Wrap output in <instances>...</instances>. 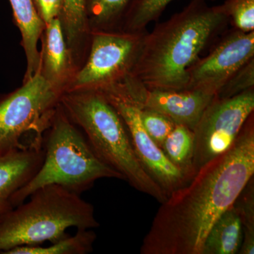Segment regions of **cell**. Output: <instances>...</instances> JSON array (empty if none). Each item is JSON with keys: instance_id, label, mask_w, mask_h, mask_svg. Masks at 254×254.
Here are the masks:
<instances>
[{"instance_id": "obj_16", "label": "cell", "mask_w": 254, "mask_h": 254, "mask_svg": "<svg viewBox=\"0 0 254 254\" xmlns=\"http://www.w3.org/2000/svg\"><path fill=\"white\" fill-rule=\"evenodd\" d=\"M243 241L242 222L233 204L213 224L205 238L201 254H236Z\"/></svg>"}, {"instance_id": "obj_18", "label": "cell", "mask_w": 254, "mask_h": 254, "mask_svg": "<svg viewBox=\"0 0 254 254\" xmlns=\"http://www.w3.org/2000/svg\"><path fill=\"white\" fill-rule=\"evenodd\" d=\"M161 149L170 162L190 179L195 175L193 167V133L188 127L175 125L165 138Z\"/></svg>"}, {"instance_id": "obj_14", "label": "cell", "mask_w": 254, "mask_h": 254, "mask_svg": "<svg viewBox=\"0 0 254 254\" xmlns=\"http://www.w3.org/2000/svg\"><path fill=\"white\" fill-rule=\"evenodd\" d=\"M14 22L21 35V46L26 58V71L23 82L27 81L38 73L40 51L38 42L46 27L33 0H9Z\"/></svg>"}, {"instance_id": "obj_23", "label": "cell", "mask_w": 254, "mask_h": 254, "mask_svg": "<svg viewBox=\"0 0 254 254\" xmlns=\"http://www.w3.org/2000/svg\"><path fill=\"white\" fill-rule=\"evenodd\" d=\"M142 125L148 136L161 148L165 138L176 124L166 115L155 110L139 108Z\"/></svg>"}, {"instance_id": "obj_24", "label": "cell", "mask_w": 254, "mask_h": 254, "mask_svg": "<svg viewBox=\"0 0 254 254\" xmlns=\"http://www.w3.org/2000/svg\"><path fill=\"white\" fill-rule=\"evenodd\" d=\"M254 88V58L240 68L220 88L215 97L230 98Z\"/></svg>"}, {"instance_id": "obj_4", "label": "cell", "mask_w": 254, "mask_h": 254, "mask_svg": "<svg viewBox=\"0 0 254 254\" xmlns=\"http://www.w3.org/2000/svg\"><path fill=\"white\" fill-rule=\"evenodd\" d=\"M0 220V254L18 247L55 243L68 236L70 227H99L93 205L60 185L42 187Z\"/></svg>"}, {"instance_id": "obj_8", "label": "cell", "mask_w": 254, "mask_h": 254, "mask_svg": "<svg viewBox=\"0 0 254 254\" xmlns=\"http://www.w3.org/2000/svg\"><path fill=\"white\" fill-rule=\"evenodd\" d=\"M254 112V88L230 98L215 97L193 130L195 173L231 148Z\"/></svg>"}, {"instance_id": "obj_17", "label": "cell", "mask_w": 254, "mask_h": 254, "mask_svg": "<svg viewBox=\"0 0 254 254\" xmlns=\"http://www.w3.org/2000/svg\"><path fill=\"white\" fill-rule=\"evenodd\" d=\"M131 0H87L90 31H120Z\"/></svg>"}, {"instance_id": "obj_10", "label": "cell", "mask_w": 254, "mask_h": 254, "mask_svg": "<svg viewBox=\"0 0 254 254\" xmlns=\"http://www.w3.org/2000/svg\"><path fill=\"white\" fill-rule=\"evenodd\" d=\"M104 95L123 118L142 167L168 197L189 183L191 179L169 160L161 148L145 131L140 118L139 108L121 97Z\"/></svg>"}, {"instance_id": "obj_11", "label": "cell", "mask_w": 254, "mask_h": 254, "mask_svg": "<svg viewBox=\"0 0 254 254\" xmlns=\"http://www.w3.org/2000/svg\"><path fill=\"white\" fill-rule=\"evenodd\" d=\"M215 97L199 90L165 91L143 87L131 103L139 108L163 114L176 125H184L193 131Z\"/></svg>"}, {"instance_id": "obj_25", "label": "cell", "mask_w": 254, "mask_h": 254, "mask_svg": "<svg viewBox=\"0 0 254 254\" xmlns=\"http://www.w3.org/2000/svg\"><path fill=\"white\" fill-rule=\"evenodd\" d=\"M38 14L45 23L60 18L62 0H33Z\"/></svg>"}, {"instance_id": "obj_21", "label": "cell", "mask_w": 254, "mask_h": 254, "mask_svg": "<svg viewBox=\"0 0 254 254\" xmlns=\"http://www.w3.org/2000/svg\"><path fill=\"white\" fill-rule=\"evenodd\" d=\"M242 222L243 241L239 253L254 254V179L248 182L233 203Z\"/></svg>"}, {"instance_id": "obj_1", "label": "cell", "mask_w": 254, "mask_h": 254, "mask_svg": "<svg viewBox=\"0 0 254 254\" xmlns=\"http://www.w3.org/2000/svg\"><path fill=\"white\" fill-rule=\"evenodd\" d=\"M254 175V115L231 148L209 161L160 203L141 254H201L213 224Z\"/></svg>"}, {"instance_id": "obj_9", "label": "cell", "mask_w": 254, "mask_h": 254, "mask_svg": "<svg viewBox=\"0 0 254 254\" xmlns=\"http://www.w3.org/2000/svg\"><path fill=\"white\" fill-rule=\"evenodd\" d=\"M254 58V31L227 30L189 69L187 89L199 90L216 95L232 75Z\"/></svg>"}, {"instance_id": "obj_7", "label": "cell", "mask_w": 254, "mask_h": 254, "mask_svg": "<svg viewBox=\"0 0 254 254\" xmlns=\"http://www.w3.org/2000/svg\"><path fill=\"white\" fill-rule=\"evenodd\" d=\"M148 31H91L89 48L64 93H107L130 77Z\"/></svg>"}, {"instance_id": "obj_20", "label": "cell", "mask_w": 254, "mask_h": 254, "mask_svg": "<svg viewBox=\"0 0 254 254\" xmlns=\"http://www.w3.org/2000/svg\"><path fill=\"white\" fill-rule=\"evenodd\" d=\"M173 1L174 0H131L124 17L120 31L131 33L145 31L148 24L158 21L167 6Z\"/></svg>"}, {"instance_id": "obj_12", "label": "cell", "mask_w": 254, "mask_h": 254, "mask_svg": "<svg viewBox=\"0 0 254 254\" xmlns=\"http://www.w3.org/2000/svg\"><path fill=\"white\" fill-rule=\"evenodd\" d=\"M40 40L42 48L38 73L63 94L78 67L66 44L59 18L46 23Z\"/></svg>"}, {"instance_id": "obj_5", "label": "cell", "mask_w": 254, "mask_h": 254, "mask_svg": "<svg viewBox=\"0 0 254 254\" xmlns=\"http://www.w3.org/2000/svg\"><path fill=\"white\" fill-rule=\"evenodd\" d=\"M43 149L44 160L41 168L13 195L14 208L46 185H60L81 195L100 179L124 180L120 173L97 157L83 132L68 118L60 103L43 136Z\"/></svg>"}, {"instance_id": "obj_22", "label": "cell", "mask_w": 254, "mask_h": 254, "mask_svg": "<svg viewBox=\"0 0 254 254\" xmlns=\"http://www.w3.org/2000/svg\"><path fill=\"white\" fill-rule=\"evenodd\" d=\"M222 6L233 28L244 33L254 31V0H225Z\"/></svg>"}, {"instance_id": "obj_2", "label": "cell", "mask_w": 254, "mask_h": 254, "mask_svg": "<svg viewBox=\"0 0 254 254\" xmlns=\"http://www.w3.org/2000/svg\"><path fill=\"white\" fill-rule=\"evenodd\" d=\"M229 23L222 4L192 0L146 33L131 78L147 89H187L189 69L218 41Z\"/></svg>"}, {"instance_id": "obj_19", "label": "cell", "mask_w": 254, "mask_h": 254, "mask_svg": "<svg viewBox=\"0 0 254 254\" xmlns=\"http://www.w3.org/2000/svg\"><path fill=\"white\" fill-rule=\"evenodd\" d=\"M96 234L91 230H77L76 235L62 239L49 247L24 246L5 252L4 254H86L93 250Z\"/></svg>"}, {"instance_id": "obj_3", "label": "cell", "mask_w": 254, "mask_h": 254, "mask_svg": "<svg viewBox=\"0 0 254 254\" xmlns=\"http://www.w3.org/2000/svg\"><path fill=\"white\" fill-rule=\"evenodd\" d=\"M60 103L103 163L120 173L135 190L160 203L167 199L166 193L142 167L123 118L103 93L68 92L62 95Z\"/></svg>"}, {"instance_id": "obj_13", "label": "cell", "mask_w": 254, "mask_h": 254, "mask_svg": "<svg viewBox=\"0 0 254 254\" xmlns=\"http://www.w3.org/2000/svg\"><path fill=\"white\" fill-rule=\"evenodd\" d=\"M43 147L31 145L0 158V220L14 208L11 198L41 168Z\"/></svg>"}, {"instance_id": "obj_6", "label": "cell", "mask_w": 254, "mask_h": 254, "mask_svg": "<svg viewBox=\"0 0 254 254\" xmlns=\"http://www.w3.org/2000/svg\"><path fill=\"white\" fill-rule=\"evenodd\" d=\"M62 95L39 73L14 91L0 95V158L27 148L26 136L43 145Z\"/></svg>"}, {"instance_id": "obj_15", "label": "cell", "mask_w": 254, "mask_h": 254, "mask_svg": "<svg viewBox=\"0 0 254 254\" xmlns=\"http://www.w3.org/2000/svg\"><path fill=\"white\" fill-rule=\"evenodd\" d=\"M87 0H62L60 20L66 44L77 67L83 63L90 43L86 14Z\"/></svg>"}]
</instances>
